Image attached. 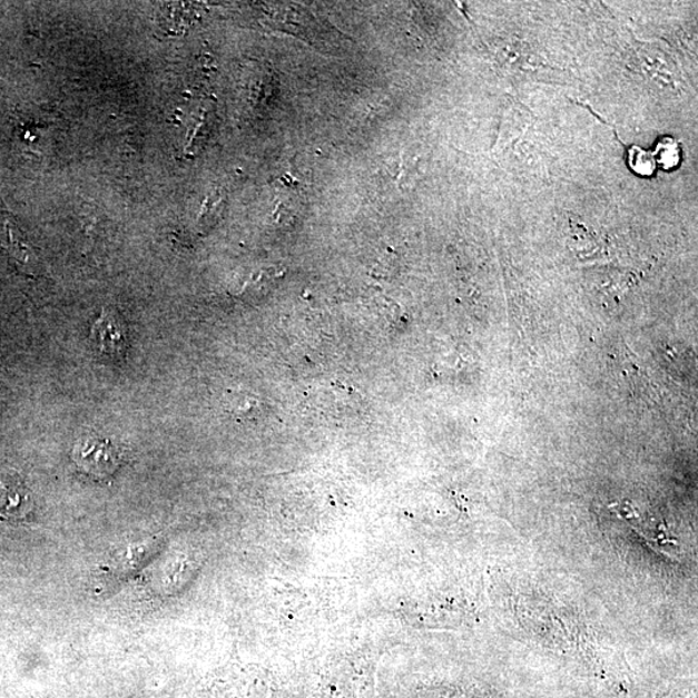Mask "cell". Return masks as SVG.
<instances>
[{"label": "cell", "instance_id": "6da1fadb", "mask_svg": "<svg viewBox=\"0 0 698 698\" xmlns=\"http://www.w3.org/2000/svg\"><path fill=\"white\" fill-rule=\"evenodd\" d=\"M73 461L80 471L95 479H107L119 468V449L109 440L86 438L73 449Z\"/></svg>", "mask_w": 698, "mask_h": 698}, {"label": "cell", "instance_id": "7a4b0ae2", "mask_svg": "<svg viewBox=\"0 0 698 698\" xmlns=\"http://www.w3.org/2000/svg\"><path fill=\"white\" fill-rule=\"evenodd\" d=\"M326 698H374L373 674L358 666H344L328 679Z\"/></svg>", "mask_w": 698, "mask_h": 698}, {"label": "cell", "instance_id": "3957f363", "mask_svg": "<svg viewBox=\"0 0 698 698\" xmlns=\"http://www.w3.org/2000/svg\"><path fill=\"white\" fill-rule=\"evenodd\" d=\"M30 497L18 473L0 470V517L7 520L26 518Z\"/></svg>", "mask_w": 698, "mask_h": 698}, {"label": "cell", "instance_id": "277c9868", "mask_svg": "<svg viewBox=\"0 0 698 698\" xmlns=\"http://www.w3.org/2000/svg\"><path fill=\"white\" fill-rule=\"evenodd\" d=\"M91 338L101 355L118 360L126 350V340L122 328L114 316L102 311L101 316L92 326Z\"/></svg>", "mask_w": 698, "mask_h": 698}, {"label": "cell", "instance_id": "5b68a950", "mask_svg": "<svg viewBox=\"0 0 698 698\" xmlns=\"http://www.w3.org/2000/svg\"><path fill=\"white\" fill-rule=\"evenodd\" d=\"M158 549L159 541L156 539L127 545L126 549L117 551V557L110 566L108 564V568L116 577H120L119 580H125L126 577L138 571L139 567L146 564L150 557L157 553Z\"/></svg>", "mask_w": 698, "mask_h": 698}, {"label": "cell", "instance_id": "8992f818", "mask_svg": "<svg viewBox=\"0 0 698 698\" xmlns=\"http://www.w3.org/2000/svg\"><path fill=\"white\" fill-rule=\"evenodd\" d=\"M657 166L665 171L674 170L680 164V147L676 139L665 138L657 142L652 151Z\"/></svg>", "mask_w": 698, "mask_h": 698}, {"label": "cell", "instance_id": "52a82bcc", "mask_svg": "<svg viewBox=\"0 0 698 698\" xmlns=\"http://www.w3.org/2000/svg\"><path fill=\"white\" fill-rule=\"evenodd\" d=\"M629 166L633 173L640 176H652L657 168L652 151L637 146L629 150Z\"/></svg>", "mask_w": 698, "mask_h": 698}, {"label": "cell", "instance_id": "ba28073f", "mask_svg": "<svg viewBox=\"0 0 698 698\" xmlns=\"http://www.w3.org/2000/svg\"><path fill=\"white\" fill-rule=\"evenodd\" d=\"M6 248L8 253L11 254L14 262L19 264L20 267H22L26 271H29V263H30V256H31L29 247L20 243V240L13 236V233L11 230H8V240H7Z\"/></svg>", "mask_w": 698, "mask_h": 698}, {"label": "cell", "instance_id": "9c48e42d", "mask_svg": "<svg viewBox=\"0 0 698 698\" xmlns=\"http://www.w3.org/2000/svg\"><path fill=\"white\" fill-rule=\"evenodd\" d=\"M223 199H210L208 198L204 205L203 212H200L198 223L200 226H212V222H214V215H219V208L222 206Z\"/></svg>", "mask_w": 698, "mask_h": 698}]
</instances>
